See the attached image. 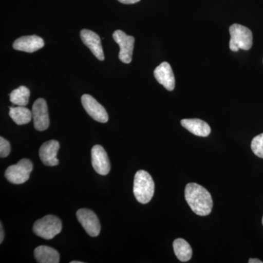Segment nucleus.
Returning <instances> with one entry per match:
<instances>
[{
    "mask_svg": "<svg viewBox=\"0 0 263 263\" xmlns=\"http://www.w3.org/2000/svg\"><path fill=\"white\" fill-rule=\"evenodd\" d=\"M30 91L24 86H19L10 94V100L13 105L17 106H27L29 103Z\"/></svg>",
    "mask_w": 263,
    "mask_h": 263,
    "instance_id": "19",
    "label": "nucleus"
},
{
    "mask_svg": "<svg viewBox=\"0 0 263 263\" xmlns=\"http://www.w3.org/2000/svg\"><path fill=\"white\" fill-rule=\"evenodd\" d=\"M76 215L78 220L90 236H98L101 230V226L98 216L92 211L87 209H81L78 211Z\"/></svg>",
    "mask_w": 263,
    "mask_h": 263,
    "instance_id": "8",
    "label": "nucleus"
},
{
    "mask_svg": "<svg viewBox=\"0 0 263 263\" xmlns=\"http://www.w3.org/2000/svg\"><path fill=\"white\" fill-rule=\"evenodd\" d=\"M230 48L236 52L239 49L248 51L253 43L252 31L245 26L234 24L230 27Z\"/></svg>",
    "mask_w": 263,
    "mask_h": 263,
    "instance_id": "3",
    "label": "nucleus"
},
{
    "mask_svg": "<svg viewBox=\"0 0 263 263\" xmlns=\"http://www.w3.org/2000/svg\"><path fill=\"white\" fill-rule=\"evenodd\" d=\"M81 103L90 117L100 123H106L108 121V114L105 108L97 101L92 96L84 95L81 97Z\"/></svg>",
    "mask_w": 263,
    "mask_h": 263,
    "instance_id": "9",
    "label": "nucleus"
},
{
    "mask_svg": "<svg viewBox=\"0 0 263 263\" xmlns=\"http://www.w3.org/2000/svg\"><path fill=\"white\" fill-rule=\"evenodd\" d=\"M84 262H80V261H72L70 263H83Z\"/></svg>",
    "mask_w": 263,
    "mask_h": 263,
    "instance_id": "25",
    "label": "nucleus"
},
{
    "mask_svg": "<svg viewBox=\"0 0 263 263\" xmlns=\"http://www.w3.org/2000/svg\"><path fill=\"white\" fill-rule=\"evenodd\" d=\"M45 46L44 41L37 35L23 36L15 40L13 47L17 51L33 53Z\"/></svg>",
    "mask_w": 263,
    "mask_h": 263,
    "instance_id": "13",
    "label": "nucleus"
},
{
    "mask_svg": "<svg viewBox=\"0 0 263 263\" xmlns=\"http://www.w3.org/2000/svg\"><path fill=\"white\" fill-rule=\"evenodd\" d=\"M251 148L254 155L263 159V133L254 137L251 143Z\"/></svg>",
    "mask_w": 263,
    "mask_h": 263,
    "instance_id": "20",
    "label": "nucleus"
},
{
    "mask_svg": "<svg viewBox=\"0 0 263 263\" xmlns=\"http://www.w3.org/2000/svg\"><path fill=\"white\" fill-rule=\"evenodd\" d=\"M249 263H262V261L259 260L258 259L251 258L249 259Z\"/></svg>",
    "mask_w": 263,
    "mask_h": 263,
    "instance_id": "24",
    "label": "nucleus"
},
{
    "mask_svg": "<svg viewBox=\"0 0 263 263\" xmlns=\"http://www.w3.org/2000/svg\"><path fill=\"white\" fill-rule=\"evenodd\" d=\"M62 230V221L56 216H45L38 219L33 226L34 234L44 239L50 240L60 234Z\"/></svg>",
    "mask_w": 263,
    "mask_h": 263,
    "instance_id": "4",
    "label": "nucleus"
},
{
    "mask_svg": "<svg viewBox=\"0 0 263 263\" xmlns=\"http://www.w3.org/2000/svg\"><path fill=\"white\" fill-rule=\"evenodd\" d=\"M118 1L120 2V3H123V4L130 5L138 3V2L141 1V0H118Z\"/></svg>",
    "mask_w": 263,
    "mask_h": 263,
    "instance_id": "22",
    "label": "nucleus"
},
{
    "mask_svg": "<svg viewBox=\"0 0 263 263\" xmlns=\"http://www.w3.org/2000/svg\"><path fill=\"white\" fill-rule=\"evenodd\" d=\"M60 143L55 140H51L43 143L39 150V156L41 161L45 165H58L60 161L57 159V153L60 149Z\"/></svg>",
    "mask_w": 263,
    "mask_h": 263,
    "instance_id": "11",
    "label": "nucleus"
},
{
    "mask_svg": "<svg viewBox=\"0 0 263 263\" xmlns=\"http://www.w3.org/2000/svg\"><path fill=\"white\" fill-rule=\"evenodd\" d=\"M176 257L181 262H187L193 256V249L186 240L183 238H177L173 243Z\"/></svg>",
    "mask_w": 263,
    "mask_h": 263,
    "instance_id": "18",
    "label": "nucleus"
},
{
    "mask_svg": "<svg viewBox=\"0 0 263 263\" xmlns=\"http://www.w3.org/2000/svg\"><path fill=\"white\" fill-rule=\"evenodd\" d=\"M81 38L85 46L89 48L100 61L105 60L101 39L97 33L89 29H82L81 31Z\"/></svg>",
    "mask_w": 263,
    "mask_h": 263,
    "instance_id": "12",
    "label": "nucleus"
},
{
    "mask_svg": "<svg viewBox=\"0 0 263 263\" xmlns=\"http://www.w3.org/2000/svg\"><path fill=\"white\" fill-rule=\"evenodd\" d=\"M155 77L156 80L164 86L168 91H173L175 88V77L171 66L168 62H164L155 69Z\"/></svg>",
    "mask_w": 263,
    "mask_h": 263,
    "instance_id": "14",
    "label": "nucleus"
},
{
    "mask_svg": "<svg viewBox=\"0 0 263 263\" xmlns=\"http://www.w3.org/2000/svg\"><path fill=\"white\" fill-rule=\"evenodd\" d=\"M33 164L28 159H23L18 163L10 165L5 173V176L9 182L13 184H22L28 181L32 172Z\"/></svg>",
    "mask_w": 263,
    "mask_h": 263,
    "instance_id": "5",
    "label": "nucleus"
},
{
    "mask_svg": "<svg viewBox=\"0 0 263 263\" xmlns=\"http://www.w3.org/2000/svg\"><path fill=\"white\" fill-rule=\"evenodd\" d=\"M185 199L197 215L208 216L212 212V195L203 186L196 183H189L185 188Z\"/></svg>",
    "mask_w": 263,
    "mask_h": 263,
    "instance_id": "1",
    "label": "nucleus"
},
{
    "mask_svg": "<svg viewBox=\"0 0 263 263\" xmlns=\"http://www.w3.org/2000/svg\"><path fill=\"white\" fill-rule=\"evenodd\" d=\"M10 152V144L9 141L5 139L3 137L0 138V157L2 158L8 157Z\"/></svg>",
    "mask_w": 263,
    "mask_h": 263,
    "instance_id": "21",
    "label": "nucleus"
},
{
    "mask_svg": "<svg viewBox=\"0 0 263 263\" xmlns=\"http://www.w3.org/2000/svg\"><path fill=\"white\" fill-rule=\"evenodd\" d=\"M262 226H263V216H262Z\"/></svg>",
    "mask_w": 263,
    "mask_h": 263,
    "instance_id": "26",
    "label": "nucleus"
},
{
    "mask_svg": "<svg viewBox=\"0 0 263 263\" xmlns=\"http://www.w3.org/2000/svg\"><path fill=\"white\" fill-rule=\"evenodd\" d=\"M34 258L39 263H59L60 256L56 249L48 246H40L34 251Z\"/></svg>",
    "mask_w": 263,
    "mask_h": 263,
    "instance_id": "16",
    "label": "nucleus"
},
{
    "mask_svg": "<svg viewBox=\"0 0 263 263\" xmlns=\"http://www.w3.org/2000/svg\"><path fill=\"white\" fill-rule=\"evenodd\" d=\"M4 230H3V224H0V243H3L4 239Z\"/></svg>",
    "mask_w": 263,
    "mask_h": 263,
    "instance_id": "23",
    "label": "nucleus"
},
{
    "mask_svg": "<svg viewBox=\"0 0 263 263\" xmlns=\"http://www.w3.org/2000/svg\"><path fill=\"white\" fill-rule=\"evenodd\" d=\"M181 125L197 136L207 137L210 135L211 127L206 122L198 119H186L181 121Z\"/></svg>",
    "mask_w": 263,
    "mask_h": 263,
    "instance_id": "15",
    "label": "nucleus"
},
{
    "mask_svg": "<svg viewBox=\"0 0 263 263\" xmlns=\"http://www.w3.org/2000/svg\"><path fill=\"white\" fill-rule=\"evenodd\" d=\"M91 163L93 168L98 174L105 176L110 172L108 156L103 147L100 145H95L91 149Z\"/></svg>",
    "mask_w": 263,
    "mask_h": 263,
    "instance_id": "10",
    "label": "nucleus"
},
{
    "mask_svg": "<svg viewBox=\"0 0 263 263\" xmlns=\"http://www.w3.org/2000/svg\"><path fill=\"white\" fill-rule=\"evenodd\" d=\"M113 38L120 48L119 60L125 64L130 63L133 58V48H134V37L127 35L125 32L119 29L114 32Z\"/></svg>",
    "mask_w": 263,
    "mask_h": 263,
    "instance_id": "6",
    "label": "nucleus"
},
{
    "mask_svg": "<svg viewBox=\"0 0 263 263\" xmlns=\"http://www.w3.org/2000/svg\"><path fill=\"white\" fill-rule=\"evenodd\" d=\"M32 113L34 128L38 131L46 130L49 127L50 119L47 103L44 99L39 98L34 102Z\"/></svg>",
    "mask_w": 263,
    "mask_h": 263,
    "instance_id": "7",
    "label": "nucleus"
},
{
    "mask_svg": "<svg viewBox=\"0 0 263 263\" xmlns=\"http://www.w3.org/2000/svg\"><path fill=\"white\" fill-rule=\"evenodd\" d=\"M155 182L152 176L145 171H138L135 176L133 193L138 202L146 204L155 193Z\"/></svg>",
    "mask_w": 263,
    "mask_h": 263,
    "instance_id": "2",
    "label": "nucleus"
},
{
    "mask_svg": "<svg viewBox=\"0 0 263 263\" xmlns=\"http://www.w3.org/2000/svg\"><path fill=\"white\" fill-rule=\"evenodd\" d=\"M9 115L18 125L28 124L32 119V113L25 106L10 107Z\"/></svg>",
    "mask_w": 263,
    "mask_h": 263,
    "instance_id": "17",
    "label": "nucleus"
}]
</instances>
